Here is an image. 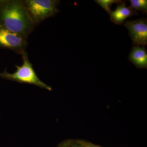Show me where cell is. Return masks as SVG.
<instances>
[{
  "mask_svg": "<svg viewBox=\"0 0 147 147\" xmlns=\"http://www.w3.org/2000/svg\"><path fill=\"white\" fill-rule=\"evenodd\" d=\"M124 25L134 45L144 47L147 44V23L146 19L141 18L135 21H127Z\"/></svg>",
  "mask_w": 147,
  "mask_h": 147,
  "instance_id": "5b68a950",
  "label": "cell"
},
{
  "mask_svg": "<svg viewBox=\"0 0 147 147\" xmlns=\"http://www.w3.org/2000/svg\"><path fill=\"white\" fill-rule=\"evenodd\" d=\"M131 7L132 9L137 11H142L146 13L147 11V0H130Z\"/></svg>",
  "mask_w": 147,
  "mask_h": 147,
  "instance_id": "ba28073f",
  "label": "cell"
},
{
  "mask_svg": "<svg viewBox=\"0 0 147 147\" xmlns=\"http://www.w3.org/2000/svg\"><path fill=\"white\" fill-rule=\"evenodd\" d=\"M129 59L137 67L147 68V54L144 47H133L129 57Z\"/></svg>",
  "mask_w": 147,
  "mask_h": 147,
  "instance_id": "52a82bcc",
  "label": "cell"
},
{
  "mask_svg": "<svg viewBox=\"0 0 147 147\" xmlns=\"http://www.w3.org/2000/svg\"><path fill=\"white\" fill-rule=\"evenodd\" d=\"M25 5L31 18L36 26L59 12L57 0H25Z\"/></svg>",
  "mask_w": 147,
  "mask_h": 147,
  "instance_id": "3957f363",
  "label": "cell"
},
{
  "mask_svg": "<svg viewBox=\"0 0 147 147\" xmlns=\"http://www.w3.org/2000/svg\"><path fill=\"white\" fill-rule=\"evenodd\" d=\"M23 63L21 66L15 65L16 71L14 73H8L5 70L0 73V76L3 79L15 81L21 83H26L36 85L42 88L52 90L50 86L42 82L38 78L29 61L27 52L22 55Z\"/></svg>",
  "mask_w": 147,
  "mask_h": 147,
  "instance_id": "7a4b0ae2",
  "label": "cell"
},
{
  "mask_svg": "<svg viewBox=\"0 0 147 147\" xmlns=\"http://www.w3.org/2000/svg\"><path fill=\"white\" fill-rule=\"evenodd\" d=\"M28 44L27 40L22 36L0 27V47L22 55L26 52Z\"/></svg>",
  "mask_w": 147,
  "mask_h": 147,
  "instance_id": "277c9868",
  "label": "cell"
},
{
  "mask_svg": "<svg viewBox=\"0 0 147 147\" xmlns=\"http://www.w3.org/2000/svg\"><path fill=\"white\" fill-rule=\"evenodd\" d=\"M69 141H65L61 143L57 147H67Z\"/></svg>",
  "mask_w": 147,
  "mask_h": 147,
  "instance_id": "7c38bea8",
  "label": "cell"
},
{
  "mask_svg": "<svg viewBox=\"0 0 147 147\" xmlns=\"http://www.w3.org/2000/svg\"><path fill=\"white\" fill-rule=\"evenodd\" d=\"M96 3L99 5L108 13L110 14L111 11L110 10V6L113 3L119 4L123 2L119 0H96L95 1Z\"/></svg>",
  "mask_w": 147,
  "mask_h": 147,
  "instance_id": "9c48e42d",
  "label": "cell"
},
{
  "mask_svg": "<svg viewBox=\"0 0 147 147\" xmlns=\"http://www.w3.org/2000/svg\"><path fill=\"white\" fill-rule=\"evenodd\" d=\"M67 147H84L79 142V140L76 141H69Z\"/></svg>",
  "mask_w": 147,
  "mask_h": 147,
  "instance_id": "30bf717a",
  "label": "cell"
},
{
  "mask_svg": "<svg viewBox=\"0 0 147 147\" xmlns=\"http://www.w3.org/2000/svg\"><path fill=\"white\" fill-rule=\"evenodd\" d=\"M137 11L132 9L130 7H127L123 2L117 6L115 10L110 12V19L113 23L117 25H121L129 17L137 15Z\"/></svg>",
  "mask_w": 147,
  "mask_h": 147,
  "instance_id": "8992f818",
  "label": "cell"
},
{
  "mask_svg": "<svg viewBox=\"0 0 147 147\" xmlns=\"http://www.w3.org/2000/svg\"><path fill=\"white\" fill-rule=\"evenodd\" d=\"M79 142L84 147H102L100 146H97V145L91 143L90 142H85V141H80L79 140Z\"/></svg>",
  "mask_w": 147,
  "mask_h": 147,
  "instance_id": "8fae6325",
  "label": "cell"
},
{
  "mask_svg": "<svg viewBox=\"0 0 147 147\" xmlns=\"http://www.w3.org/2000/svg\"><path fill=\"white\" fill-rule=\"evenodd\" d=\"M36 26L24 1L0 0V27L27 40Z\"/></svg>",
  "mask_w": 147,
  "mask_h": 147,
  "instance_id": "6da1fadb",
  "label": "cell"
}]
</instances>
